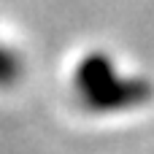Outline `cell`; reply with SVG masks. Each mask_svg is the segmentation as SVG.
<instances>
[{"instance_id":"cell-2","label":"cell","mask_w":154,"mask_h":154,"mask_svg":"<svg viewBox=\"0 0 154 154\" xmlns=\"http://www.w3.org/2000/svg\"><path fill=\"white\" fill-rule=\"evenodd\" d=\"M114 70H111V62L106 57H89L79 65V73H76V87L84 97L100 92L103 87H108L114 81Z\"/></svg>"},{"instance_id":"cell-1","label":"cell","mask_w":154,"mask_h":154,"mask_svg":"<svg viewBox=\"0 0 154 154\" xmlns=\"http://www.w3.org/2000/svg\"><path fill=\"white\" fill-rule=\"evenodd\" d=\"M149 97V87L143 81H119L114 79L108 87H103L100 92L84 97V103L95 111H114V108H127V106H138Z\"/></svg>"}]
</instances>
